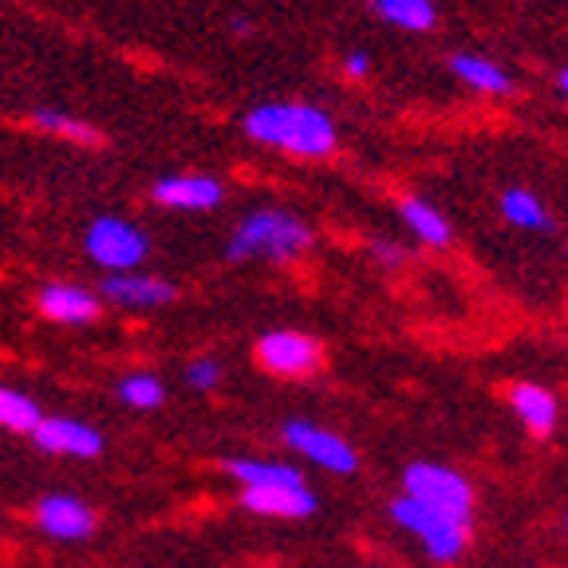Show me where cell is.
I'll use <instances>...</instances> for the list:
<instances>
[{
    "instance_id": "cell-18",
    "label": "cell",
    "mask_w": 568,
    "mask_h": 568,
    "mask_svg": "<svg viewBox=\"0 0 568 568\" xmlns=\"http://www.w3.org/2000/svg\"><path fill=\"white\" fill-rule=\"evenodd\" d=\"M115 395L123 407L146 415V410H159L162 403H166V383H162V375H154V372H131L115 383Z\"/></svg>"
},
{
    "instance_id": "cell-12",
    "label": "cell",
    "mask_w": 568,
    "mask_h": 568,
    "mask_svg": "<svg viewBox=\"0 0 568 568\" xmlns=\"http://www.w3.org/2000/svg\"><path fill=\"white\" fill-rule=\"evenodd\" d=\"M99 296L115 308H166L178 301V284L159 273H115L99 281Z\"/></svg>"
},
{
    "instance_id": "cell-10",
    "label": "cell",
    "mask_w": 568,
    "mask_h": 568,
    "mask_svg": "<svg viewBox=\"0 0 568 568\" xmlns=\"http://www.w3.org/2000/svg\"><path fill=\"white\" fill-rule=\"evenodd\" d=\"M506 407L514 410V418L521 423V430L532 443H549L560 430V395L545 383L532 379H514L506 383Z\"/></svg>"
},
{
    "instance_id": "cell-9",
    "label": "cell",
    "mask_w": 568,
    "mask_h": 568,
    "mask_svg": "<svg viewBox=\"0 0 568 568\" xmlns=\"http://www.w3.org/2000/svg\"><path fill=\"white\" fill-rule=\"evenodd\" d=\"M32 517H36V529L63 545L91 541L99 529V514L75 494H44L36 501Z\"/></svg>"
},
{
    "instance_id": "cell-24",
    "label": "cell",
    "mask_w": 568,
    "mask_h": 568,
    "mask_svg": "<svg viewBox=\"0 0 568 568\" xmlns=\"http://www.w3.org/2000/svg\"><path fill=\"white\" fill-rule=\"evenodd\" d=\"M344 71L352 75V80H367V75H372V60H367V52H352V55H347Z\"/></svg>"
},
{
    "instance_id": "cell-6",
    "label": "cell",
    "mask_w": 568,
    "mask_h": 568,
    "mask_svg": "<svg viewBox=\"0 0 568 568\" xmlns=\"http://www.w3.org/2000/svg\"><path fill=\"white\" fill-rule=\"evenodd\" d=\"M83 253L91 257V265H99L106 276L115 273H139L142 261L151 257V237L119 213H99L91 217V225L83 230Z\"/></svg>"
},
{
    "instance_id": "cell-1",
    "label": "cell",
    "mask_w": 568,
    "mask_h": 568,
    "mask_svg": "<svg viewBox=\"0 0 568 568\" xmlns=\"http://www.w3.org/2000/svg\"><path fill=\"white\" fill-rule=\"evenodd\" d=\"M225 478L237 486V506L265 521H308L320 509V497L296 462L281 458H241L222 462Z\"/></svg>"
},
{
    "instance_id": "cell-23",
    "label": "cell",
    "mask_w": 568,
    "mask_h": 568,
    "mask_svg": "<svg viewBox=\"0 0 568 568\" xmlns=\"http://www.w3.org/2000/svg\"><path fill=\"white\" fill-rule=\"evenodd\" d=\"M367 253H372L379 265H387V268H399L403 261H407V248L403 245H395V241H372L367 245Z\"/></svg>"
},
{
    "instance_id": "cell-19",
    "label": "cell",
    "mask_w": 568,
    "mask_h": 568,
    "mask_svg": "<svg viewBox=\"0 0 568 568\" xmlns=\"http://www.w3.org/2000/svg\"><path fill=\"white\" fill-rule=\"evenodd\" d=\"M497 210H501V217H506L509 225H517V230H549L552 217L549 210L541 205V197L532 194V190H506L501 194V202H497Z\"/></svg>"
},
{
    "instance_id": "cell-7",
    "label": "cell",
    "mask_w": 568,
    "mask_h": 568,
    "mask_svg": "<svg viewBox=\"0 0 568 568\" xmlns=\"http://www.w3.org/2000/svg\"><path fill=\"white\" fill-rule=\"evenodd\" d=\"M281 443L288 446L304 466H316V470L332 474V478H352V474H359V450H355L339 430H332V426H320V423H312V418H284Z\"/></svg>"
},
{
    "instance_id": "cell-4",
    "label": "cell",
    "mask_w": 568,
    "mask_h": 568,
    "mask_svg": "<svg viewBox=\"0 0 568 568\" xmlns=\"http://www.w3.org/2000/svg\"><path fill=\"white\" fill-rule=\"evenodd\" d=\"M399 494L415 497L418 506L435 509L450 521L470 525L478 521V486L470 474H462L450 462L415 458L399 470Z\"/></svg>"
},
{
    "instance_id": "cell-5",
    "label": "cell",
    "mask_w": 568,
    "mask_h": 568,
    "mask_svg": "<svg viewBox=\"0 0 568 568\" xmlns=\"http://www.w3.org/2000/svg\"><path fill=\"white\" fill-rule=\"evenodd\" d=\"M387 517H390V525L399 532H407L410 541L423 549V557L435 560V565H458L474 545L470 525L450 521V517L435 514V509L418 506L415 497L399 494V489L387 497Z\"/></svg>"
},
{
    "instance_id": "cell-13",
    "label": "cell",
    "mask_w": 568,
    "mask_h": 568,
    "mask_svg": "<svg viewBox=\"0 0 568 568\" xmlns=\"http://www.w3.org/2000/svg\"><path fill=\"white\" fill-rule=\"evenodd\" d=\"M36 312L52 324H91L103 316V296H99V288L91 293L83 284L52 281L36 293Z\"/></svg>"
},
{
    "instance_id": "cell-25",
    "label": "cell",
    "mask_w": 568,
    "mask_h": 568,
    "mask_svg": "<svg viewBox=\"0 0 568 568\" xmlns=\"http://www.w3.org/2000/svg\"><path fill=\"white\" fill-rule=\"evenodd\" d=\"M233 28H237V32H241V36H245V32H253V24H248V20H245V17H233Z\"/></svg>"
},
{
    "instance_id": "cell-22",
    "label": "cell",
    "mask_w": 568,
    "mask_h": 568,
    "mask_svg": "<svg viewBox=\"0 0 568 568\" xmlns=\"http://www.w3.org/2000/svg\"><path fill=\"white\" fill-rule=\"evenodd\" d=\"M182 379H186V387L197 390V395H213V390L225 383V364L217 359V355H197V359L186 364Z\"/></svg>"
},
{
    "instance_id": "cell-15",
    "label": "cell",
    "mask_w": 568,
    "mask_h": 568,
    "mask_svg": "<svg viewBox=\"0 0 568 568\" xmlns=\"http://www.w3.org/2000/svg\"><path fill=\"white\" fill-rule=\"evenodd\" d=\"M399 217H403V225L415 233V241H423L426 248H446V245H450V237H454L450 222H446L443 213H438L430 202H423V197H403Z\"/></svg>"
},
{
    "instance_id": "cell-2",
    "label": "cell",
    "mask_w": 568,
    "mask_h": 568,
    "mask_svg": "<svg viewBox=\"0 0 568 568\" xmlns=\"http://www.w3.org/2000/svg\"><path fill=\"white\" fill-rule=\"evenodd\" d=\"M241 126L253 142L288 151L293 159H328L336 151V123L312 103H261Z\"/></svg>"
},
{
    "instance_id": "cell-21",
    "label": "cell",
    "mask_w": 568,
    "mask_h": 568,
    "mask_svg": "<svg viewBox=\"0 0 568 568\" xmlns=\"http://www.w3.org/2000/svg\"><path fill=\"white\" fill-rule=\"evenodd\" d=\"M28 123H32L36 131L63 134V139L83 142V146H99V142H103V134H99L88 119H75V115H68V111H48V106H40V111H32V115H28Z\"/></svg>"
},
{
    "instance_id": "cell-8",
    "label": "cell",
    "mask_w": 568,
    "mask_h": 568,
    "mask_svg": "<svg viewBox=\"0 0 568 568\" xmlns=\"http://www.w3.org/2000/svg\"><path fill=\"white\" fill-rule=\"evenodd\" d=\"M253 359L273 379L301 383L320 375V367H324V344L301 328H273L253 344Z\"/></svg>"
},
{
    "instance_id": "cell-3",
    "label": "cell",
    "mask_w": 568,
    "mask_h": 568,
    "mask_svg": "<svg viewBox=\"0 0 568 568\" xmlns=\"http://www.w3.org/2000/svg\"><path fill=\"white\" fill-rule=\"evenodd\" d=\"M316 241V230L293 210H253L230 233L225 257L230 261H268V265H293Z\"/></svg>"
},
{
    "instance_id": "cell-11",
    "label": "cell",
    "mask_w": 568,
    "mask_h": 568,
    "mask_svg": "<svg viewBox=\"0 0 568 568\" xmlns=\"http://www.w3.org/2000/svg\"><path fill=\"white\" fill-rule=\"evenodd\" d=\"M32 443L44 454H55V458H80V462H91L106 450L103 430L71 415H44V423L36 426Z\"/></svg>"
},
{
    "instance_id": "cell-14",
    "label": "cell",
    "mask_w": 568,
    "mask_h": 568,
    "mask_svg": "<svg viewBox=\"0 0 568 568\" xmlns=\"http://www.w3.org/2000/svg\"><path fill=\"white\" fill-rule=\"evenodd\" d=\"M151 202L162 210H217L225 202V186L210 174H170L151 186Z\"/></svg>"
},
{
    "instance_id": "cell-26",
    "label": "cell",
    "mask_w": 568,
    "mask_h": 568,
    "mask_svg": "<svg viewBox=\"0 0 568 568\" xmlns=\"http://www.w3.org/2000/svg\"><path fill=\"white\" fill-rule=\"evenodd\" d=\"M557 88H560V91H565V95H568V68H565V71H560V75H557Z\"/></svg>"
},
{
    "instance_id": "cell-20",
    "label": "cell",
    "mask_w": 568,
    "mask_h": 568,
    "mask_svg": "<svg viewBox=\"0 0 568 568\" xmlns=\"http://www.w3.org/2000/svg\"><path fill=\"white\" fill-rule=\"evenodd\" d=\"M372 12L387 24L407 28V32H426L438 17L430 0H372Z\"/></svg>"
},
{
    "instance_id": "cell-16",
    "label": "cell",
    "mask_w": 568,
    "mask_h": 568,
    "mask_svg": "<svg viewBox=\"0 0 568 568\" xmlns=\"http://www.w3.org/2000/svg\"><path fill=\"white\" fill-rule=\"evenodd\" d=\"M450 68L462 83H470L474 91H486V95H509L514 91V80H509L506 68H497L486 55H470V52H454Z\"/></svg>"
},
{
    "instance_id": "cell-27",
    "label": "cell",
    "mask_w": 568,
    "mask_h": 568,
    "mask_svg": "<svg viewBox=\"0 0 568 568\" xmlns=\"http://www.w3.org/2000/svg\"><path fill=\"white\" fill-rule=\"evenodd\" d=\"M565 532H568V517H565Z\"/></svg>"
},
{
    "instance_id": "cell-17",
    "label": "cell",
    "mask_w": 568,
    "mask_h": 568,
    "mask_svg": "<svg viewBox=\"0 0 568 568\" xmlns=\"http://www.w3.org/2000/svg\"><path fill=\"white\" fill-rule=\"evenodd\" d=\"M40 423H44V410H40V403H36L28 390L0 383V430L32 438Z\"/></svg>"
}]
</instances>
